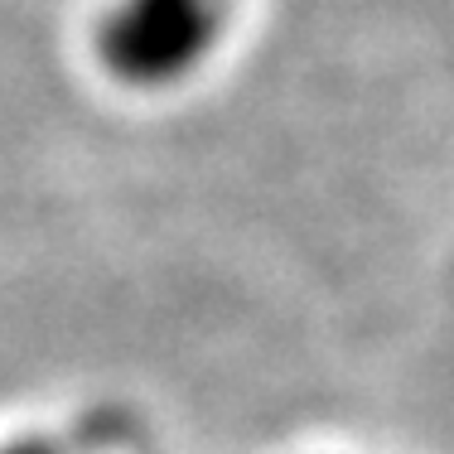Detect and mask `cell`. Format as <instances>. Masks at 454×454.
<instances>
[{"instance_id": "obj_1", "label": "cell", "mask_w": 454, "mask_h": 454, "mask_svg": "<svg viewBox=\"0 0 454 454\" xmlns=\"http://www.w3.org/2000/svg\"><path fill=\"white\" fill-rule=\"evenodd\" d=\"M232 0H112L97 25V59L126 88H175L223 44Z\"/></svg>"}, {"instance_id": "obj_2", "label": "cell", "mask_w": 454, "mask_h": 454, "mask_svg": "<svg viewBox=\"0 0 454 454\" xmlns=\"http://www.w3.org/2000/svg\"><path fill=\"white\" fill-rule=\"evenodd\" d=\"M0 454H59L49 440H15V445H0Z\"/></svg>"}]
</instances>
